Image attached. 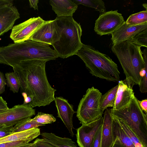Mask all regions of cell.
<instances>
[{"label":"cell","mask_w":147,"mask_h":147,"mask_svg":"<svg viewBox=\"0 0 147 147\" xmlns=\"http://www.w3.org/2000/svg\"><path fill=\"white\" fill-rule=\"evenodd\" d=\"M129 40L140 47H147V30L137 34Z\"/></svg>","instance_id":"29"},{"label":"cell","mask_w":147,"mask_h":147,"mask_svg":"<svg viewBox=\"0 0 147 147\" xmlns=\"http://www.w3.org/2000/svg\"><path fill=\"white\" fill-rule=\"evenodd\" d=\"M6 84V82L4 74L3 73L0 71V94L5 92Z\"/></svg>","instance_id":"34"},{"label":"cell","mask_w":147,"mask_h":147,"mask_svg":"<svg viewBox=\"0 0 147 147\" xmlns=\"http://www.w3.org/2000/svg\"><path fill=\"white\" fill-rule=\"evenodd\" d=\"M61 29L59 41L52 45L59 57L66 58L76 55L82 47V29L72 16L57 17L55 19Z\"/></svg>","instance_id":"5"},{"label":"cell","mask_w":147,"mask_h":147,"mask_svg":"<svg viewBox=\"0 0 147 147\" xmlns=\"http://www.w3.org/2000/svg\"><path fill=\"white\" fill-rule=\"evenodd\" d=\"M111 49L123 69L126 76L124 80L132 88L134 85L139 86L147 74V64H144L141 47L127 40L113 45Z\"/></svg>","instance_id":"3"},{"label":"cell","mask_w":147,"mask_h":147,"mask_svg":"<svg viewBox=\"0 0 147 147\" xmlns=\"http://www.w3.org/2000/svg\"><path fill=\"white\" fill-rule=\"evenodd\" d=\"M76 55L83 61L92 76L109 81H120L117 65L108 55L83 44Z\"/></svg>","instance_id":"4"},{"label":"cell","mask_w":147,"mask_h":147,"mask_svg":"<svg viewBox=\"0 0 147 147\" xmlns=\"http://www.w3.org/2000/svg\"><path fill=\"white\" fill-rule=\"evenodd\" d=\"M147 4L146 3H144V4H143V6L145 8H146V10H147Z\"/></svg>","instance_id":"42"},{"label":"cell","mask_w":147,"mask_h":147,"mask_svg":"<svg viewBox=\"0 0 147 147\" xmlns=\"http://www.w3.org/2000/svg\"><path fill=\"white\" fill-rule=\"evenodd\" d=\"M45 21L40 17L31 18L13 26L12 29L10 38L14 43L26 40H28L31 35Z\"/></svg>","instance_id":"11"},{"label":"cell","mask_w":147,"mask_h":147,"mask_svg":"<svg viewBox=\"0 0 147 147\" xmlns=\"http://www.w3.org/2000/svg\"><path fill=\"white\" fill-rule=\"evenodd\" d=\"M35 147H56L45 141L43 138H36L33 142Z\"/></svg>","instance_id":"32"},{"label":"cell","mask_w":147,"mask_h":147,"mask_svg":"<svg viewBox=\"0 0 147 147\" xmlns=\"http://www.w3.org/2000/svg\"><path fill=\"white\" fill-rule=\"evenodd\" d=\"M103 117L88 124L82 125L76 129L77 142L79 147H92L94 136L102 125Z\"/></svg>","instance_id":"12"},{"label":"cell","mask_w":147,"mask_h":147,"mask_svg":"<svg viewBox=\"0 0 147 147\" xmlns=\"http://www.w3.org/2000/svg\"><path fill=\"white\" fill-rule=\"evenodd\" d=\"M30 6V7L33 8L34 10H38V0H29Z\"/></svg>","instance_id":"38"},{"label":"cell","mask_w":147,"mask_h":147,"mask_svg":"<svg viewBox=\"0 0 147 147\" xmlns=\"http://www.w3.org/2000/svg\"><path fill=\"white\" fill-rule=\"evenodd\" d=\"M20 14L13 3L0 7V36L12 29Z\"/></svg>","instance_id":"15"},{"label":"cell","mask_w":147,"mask_h":147,"mask_svg":"<svg viewBox=\"0 0 147 147\" xmlns=\"http://www.w3.org/2000/svg\"><path fill=\"white\" fill-rule=\"evenodd\" d=\"M135 96L126 106L118 110L111 109L112 116L122 121L138 138L144 147H147V114L140 108Z\"/></svg>","instance_id":"6"},{"label":"cell","mask_w":147,"mask_h":147,"mask_svg":"<svg viewBox=\"0 0 147 147\" xmlns=\"http://www.w3.org/2000/svg\"><path fill=\"white\" fill-rule=\"evenodd\" d=\"M112 117L113 140L115 138H117L125 147H135L129 138L123 130L117 119Z\"/></svg>","instance_id":"21"},{"label":"cell","mask_w":147,"mask_h":147,"mask_svg":"<svg viewBox=\"0 0 147 147\" xmlns=\"http://www.w3.org/2000/svg\"><path fill=\"white\" fill-rule=\"evenodd\" d=\"M103 117L101 134V147H111L114 142L113 135V117L111 109H105Z\"/></svg>","instance_id":"17"},{"label":"cell","mask_w":147,"mask_h":147,"mask_svg":"<svg viewBox=\"0 0 147 147\" xmlns=\"http://www.w3.org/2000/svg\"><path fill=\"white\" fill-rule=\"evenodd\" d=\"M129 26H136L147 23V10L130 15L126 21Z\"/></svg>","instance_id":"25"},{"label":"cell","mask_w":147,"mask_h":147,"mask_svg":"<svg viewBox=\"0 0 147 147\" xmlns=\"http://www.w3.org/2000/svg\"><path fill=\"white\" fill-rule=\"evenodd\" d=\"M113 142L114 143L111 147H125L117 138H115Z\"/></svg>","instance_id":"37"},{"label":"cell","mask_w":147,"mask_h":147,"mask_svg":"<svg viewBox=\"0 0 147 147\" xmlns=\"http://www.w3.org/2000/svg\"><path fill=\"white\" fill-rule=\"evenodd\" d=\"M54 101L57 111V117L61 119L70 136L73 137L74 134L73 131V117L74 114L76 112L74 110L73 105L62 97H56Z\"/></svg>","instance_id":"13"},{"label":"cell","mask_w":147,"mask_h":147,"mask_svg":"<svg viewBox=\"0 0 147 147\" xmlns=\"http://www.w3.org/2000/svg\"><path fill=\"white\" fill-rule=\"evenodd\" d=\"M58 57L49 45L31 40L0 47V63L12 67L24 61L36 59L47 61Z\"/></svg>","instance_id":"2"},{"label":"cell","mask_w":147,"mask_h":147,"mask_svg":"<svg viewBox=\"0 0 147 147\" xmlns=\"http://www.w3.org/2000/svg\"><path fill=\"white\" fill-rule=\"evenodd\" d=\"M147 30V23L136 25H127L124 22L111 34L112 44L115 45L129 40L137 34Z\"/></svg>","instance_id":"14"},{"label":"cell","mask_w":147,"mask_h":147,"mask_svg":"<svg viewBox=\"0 0 147 147\" xmlns=\"http://www.w3.org/2000/svg\"><path fill=\"white\" fill-rule=\"evenodd\" d=\"M22 94L24 98L23 104H25L29 103L32 100V98L30 96H28L27 95L24 93H22Z\"/></svg>","instance_id":"39"},{"label":"cell","mask_w":147,"mask_h":147,"mask_svg":"<svg viewBox=\"0 0 147 147\" xmlns=\"http://www.w3.org/2000/svg\"><path fill=\"white\" fill-rule=\"evenodd\" d=\"M35 115V109L29 104L16 105L0 112V127L14 126L22 119Z\"/></svg>","instance_id":"8"},{"label":"cell","mask_w":147,"mask_h":147,"mask_svg":"<svg viewBox=\"0 0 147 147\" xmlns=\"http://www.w3.org/2000/svg\"><path fill=\"white\" fill-rule=\"evenodd\" d=\"M125 21L117 10L105 12L96 20L94 30L100 36L111 34Z\"/></svg>","instance_id":"9"},{"label":"cell","mask_w":147,"mask_h":147,"mask_svg":"<svg viewBox=\"0 0 147 147\" xmlns=\"http://www.w3.org/2000/svg\"><path fill=\"white\" fill-rule=\"evenodd\" d=\"M61 31L55 20L46 21L31 35L28 40L52 45L59 40Z\"/></svg>","instance_id":"10"},{"label":"cell","mask_w":147,"mask_h":147,"mask_svg":"<svg viewBox=\"0 0 147 147\" xmlns=\"http://www.w3.org/2000/svg\"><path fill=\"white\" fill-rule=\"evenodd\" d=\"M34 145V144L33 143H29L27 144L26 146L23 147H31L33 146Z\"/></svg>","instance_id":"41"},{"label":"cell","mask_w":147,"mask_h":147,"mask_svg":"<svg viewBox=\"0 0 147 147\" xmlns=\"http://www.w3.org/2000/svg\"><path fill=\"white\" fill-rule=\"evenodd\" d=\"M49 2L58 17L72 16L78 7L72 0H50Z\"/></svg>","instance_id":"18"},{"label":"cell","mask_w":147,"mask_h":147,"mask_svg":"<svg viewBox=\"0 0 147 147\" xmlns=\"http://www.w3.org/2000/svg\"><path fill=\"white\" fill-rule=\"evenodd\" d=\"M77 5L82 4L94 8L101 14L105 12V3L102 0H72Z\"/></svg>","instance_id":"24"},{"label":"cell","mask_w":147,"mask_h":147,"mask_svg":"<svg viewBox=\"0 0 147 147\" xmlns=\"http://www.w3.org/2000/svg\"><path fill=\"white\" fill-rule=\"evenodd\" d=\"M118 87V85L108 91L102 95L100 101V108L101 111H104L108 107H114Z\"/></svg>","instance_id":"22"},{"label":"cell","mask_w":147,"mask_h":147,"mask_svg":"<svg viewBox=\"0 0 147 147\" xmlns=\"http://www.w3.org/2000/svg\"><path fill=\"white\" fill-rule=\"evenodd\" d=\"M45 140L56 147H78L76 143L68 138L61 137L52 133L43 132L40 135Z\"/></svg>","instance_id":"20"},{"label":"cell","mask_w":147,"mask_h":147,"mask_svg":"<svg viewBox=\"0 0 147 147\" xmlns=\"http://www.w3.org/2000/svg\"><path fill=\"white\" fill-rule=\"evenodd\" d=\"M102 93L93 86L88 88L80 100L76 117L82 125L88 124L102 117L100 108Z\"/></svg>","instance_id":"7"},{"label":"cell","mask_w":147,"mask_h":147,"mask_svg":"<svg viewBox=\"0 0 147 147\" xmlns=\"http://www.w3.org/2000/svg\"><path fill=\"white\" fill-rule=\"evenodd\" d=\"M117 119L123 130L129 138L135 147H144L138 138L129 128L122 121Z\"/></svg>","instance_id":"28"},{"label":"cell","mask_w":147,"mask_h":147,"mask_svg":"<svg viewBox=\"0 0 147 147\" xmlns=\"http://www.w3.org/2000/svg\"><path fill=\"white\" fill-rule=\"evenodd\" d=\"M5 110H0V112L3 111Z\"/></svg>","instance_id":"43"},{"label":"cell","mask_w":147,"mask_h":147,"mask_svg":"<svg viewBox=\"0 0 147 147\" xmlns=\"http://www.w3.org/2000/svg\"><path fill=\"white\" fill-rule=\"evenodd\" d=\"M56 120L53 115L42 112H38L35 117L32 119L33 121L44 125L53 123L56 121Z\"/></svg>","instance_id":"27"},{"label":"cell","mask_w":147,"mask_h":147,"mask_svg":"<svg viewBox=\"0 0 147 147\" xmlns=\"http://www.w3.org/2000/svg\"><path fill=\"white\" fill-rule=\"evenodd\" d=\"M6 84L14 93H17L20 89L19 80L14 72L6 73L5 74Z\"/></svg>","instance_id":"26"},{"label":"cell","mask_w":147,"mask_h":147,"mask_svg":"<svg viewBox=\"0 0 147 147\" xmlns=\"http://www.w3.org/2000/svg\"><path fill=\"white\" fill-rule=\"evenodd\" d=\"M40 129L38 127L14 133L7 136L0 138V144L21 140L30 143L40 135Z\"/></svg>","instance_id":"19"},{"label":"cell","mask_w":147,"mask_h":147,"mask_svg":"<svg viewBox=\"0 0 147 147\" xmlns=\"http://www.w3.org/2000/svg\"><path fill=\"white\" fill-rule=\"evenodd\" d=\"M114 107V110H119L128 105L135 96L132 88L123 80L119 82Z\"/></svg>","instance_id":"16"},{"label":"cell","mask_w":147,"mask_h":147,"mask_svg":"<svg viewBox=\"0 0 147 147\" xmlns=\"http://www.w3.org/2000/svg\"><path fill=\"white\" fill-rule=\"evenodd\" d=\"M139 106L145 114H147V99L142 100L141 101L138 100Z\"/></svg>","instance_id":"35"},{"label":"cell","mask_w":147,"mask_h":147,"mask_svg":"<svg viewBox=\"0 0 147 147\" xmlns=\"http://www.w3.org/2000/svg\"><path fill=\"white\" fill-rule=\"evenodd\" d=\"M9 108L6 101L1 96H0V109L7 110Z\"/></svg>","instance_id":"36"},{"label":"cell","mask_w":147,"mask_h":147,"mask_svg":"<svg viewBox=\"0 0 147 147\" xmlns=\"http://www.w3.org/2000/svg\"><path fill=\"white\" fill-rule=\"evenodd\" d=\"M47 62L39 60H27L12 67L19 81L20 91L32 98L29 104L33 108L49 105L55 99L56 90L52 87L46 75Z\"/></svg>","instance_id":"1"},{"label":"cell","mask_w":147,"mask_h":147,"mask_svg":"<svg viewBox=\"0 0 147 147\" xmlns=\"http://www.w3.org/2000/svg\"><path fill=\"white\" fill-rule=\"evenodd\" d=\"M44 125H45L33 121L31 118H28L22 119L13 126V133L19 132Z\"/></svg>","instance_id":"23"},{"label":"cell","mask_w":147,"mask_h":147,"mask_svg":"<svg viewBox=\"0 0 147 147\" xmlns=\"http://www.w3.org/2000/svg\"><path fill=\"white\" fill-rule=\"evenodd\" d=\"M29 143L23 140L7 142L0 144V147H23Z\"/></svg>","instance_id":"30"},{"label":"cell","mask_w":147,"mask_h":147,"mask_svg":"<svg viewBox=\"0 0 147 147\" xmlns=\"http://www.w3.org/2000/svg\"><path fill=\"white\" fill-rule=\"evenodd\" d=\"M102 125L98 130L94 136L92 147H101Z\"/></svg>","instance_id":"31"},{"label":"cell","mask_w":147,"mask_h":147,"mask_svg":"<svg viewBox=\"0 0 147 147\" xmlns=\"http://www.w3.org/2000/svg\"><path fill=\"white\" fill-rule=\"evenodd\" d=\"M12 3H13L12 0H0V7Z\"/></svg>","instance_id":"40"},{"label":"cell","mask_w":147,"mask_h":147,"mask_svg":"<svg viewBox=\"0 0 147 147\" xmlns=\"http://www.w3.org/2000/svg\"><path fill=\"white\" fill-rule=\"evenodd\" d=\"M13 126H4L0 127V138L7 136L13 133Z\"/></svg>","instance_id":"33"}]
</instances>
